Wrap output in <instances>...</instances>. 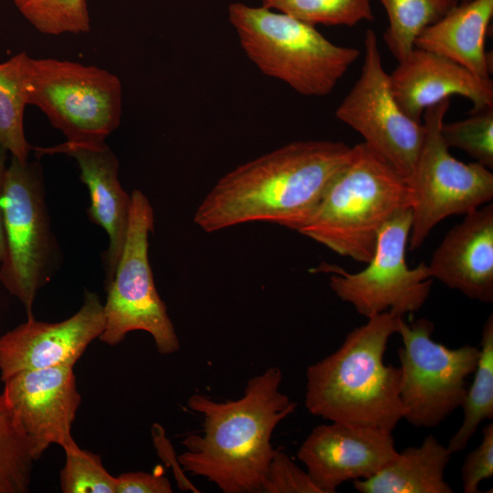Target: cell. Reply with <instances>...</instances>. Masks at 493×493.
Instances as JSON below:
<instances>
[{
  "mask_svg": "<svg viewBox=\"0 0 493 493\" xmlns=\"http://www.w3.org/2000/svg\"><path fill=\"white\" fill-rule=\"evenodd\" d=\"M351 148L341 142L299 141L241 164L212 187L194 221L207 233L251 222L298 232L348 161Z\"/></svg>",
  "mask_w": 493,
  "mask_h": 493,
  "instance_id": "6da1fadb",
  "label": "cell"
},
{
  "mask_svg": "<svg viewBox=\"0 0 493 493\" xmlns=\"http://www.w3.org/2000/svg\"><path fill=\"white\" fill-rule=\"evenodd\" d=\"M277 366L248 380L236 400L216 402L194 393L189 408L203 416L202 435L183 440L184 470L205 477L224 493H259L275 453L271 436L297 404L280 389Z\"/></svg>",
  "mask_w": 493,
  "mask_h": 493,
  "instance_id": "7a4b0ae2",
  "label": "cell"
},
{
  "mask_svg": "<svg viewBox=\"0 0 493 493\" xmlns=\"http://www.w3.org/2000/svg\"><path fill=\"white\" fill-rule=\"evenodd\" d=\"M402 317L384 312L347 334L332 353L306 370L305 406L330 422L392 433L404 416L399 367L383 355Z\"/></svg>",
  "mask_w": 493,
  "mask_h": 493,
  "instance_id": "3957f363",
  "label": "cell"
},
{
  "mask_svg": "<svg viewBox=\"0 0 493 493\" xmlns=\"http://www.w3.org/2000/svg\"><path fill=\"white\" fill-rule=\"evenodd\" d=\"M412 202L408 181L361 142L351 148L348 161L298 232L341 257L368 263L382 228Z\"/></svg>",
  "mask_w": 493,
  "mask_h": 493,
  "instance_id": "277c9868",
  "label": "cell"
},
{
  "mask_svg": "<svg viewBox=\"0 0 493 493\" xmlns=\"http://www.w3.org/2000/svg\"><path fill=\"white\" fill-rule=\"evenodd\" d=\"M228 17L258 69L304 96L330 94L361 54L333 44L311 25L262 5L232 3Z\"/></svg>",
  "mask_w": 493,
  "mask_h": 493,
  "instance_id": "5b68a950",
  "label": "cell"
},
{
  "mask_svg": "<svg viewBox=\"0 0 493 493\" xmlns=\"http://www.w3.org/2000/svg\"><path fill=\"white\" fill-rule=\"evenodd\" d=\"M5 251L0 281L33 319L38 290L62 264V251L51 228L42 165L11 156L1 194Z\"/></svg>",
  "mask_w": 493,
  "mask_h": 493,
  "instance_id": "8992f818",
  "label": "cell"
},
{
  "mask_svg": "<svg viewBox=\"0 0 493 493\" xmlns=\"http://www.w3.org/2000/svg\"><path fill=\"white\" fill-rule=\"evenodd\" d=\"M26 97L70 142H105L121 123V82L96 66L29 56Z\"/></svg>",
  "mask_w": 493,
  "mask_h": 493,
  "instance_id": "52a82bcc",
  "label": "cell"
},
{
  "mask_svg": "<svg viewBox=\"0 0 493 493\" xmlns=\"http://www.w3.org/2000/svg\"><path fill=\"white\" fill-rule=\"evenodd\" d=\"M153 226L151 203L142 191L133 190L125 244L113 278L105 286V326L98 339L115 346L129 332L143 330L152 337L157 351L168 355L180 349V342L149 262V236Z\"/></svg>",
  "mask_w": 493,
  "mask_h": 493,
  "instance_id": "ba28073f",
  "label": "cell"
},
{
  "mask_svg": "<svg viewBox=\"0 0 493 493\" xmlns=\"http://www.w3.org/2000/svg\"><path fill=\"white\" fill-rule=\"evenodd\" d=\"M450 106L442 100L423 114L425 138L413 173L412 226L408 246L417 249L432 229L452 215L467 214L492 201L493 173L478 163H465L449 152L441 127Z\"/></svg>",
  "mask_w": 493,
  "mask_h": 493,
  "instance_id": "9c48e42d",
  "label": "cell"
},
{
  "mask_svg": "<svg viewBox=\"0 0 493 493\" xmlns=\"http://www.w3.org/2000/svg\"><path fill=\"white\" fill-rule=\"evenodd\" d=\"M434 329L427 319L407 324L402 317L397 331L403 341L398 350L403 419L416 427H435L462 406L466 380L480 352L469 344L450 349L436 342Z\"/></svg>",
  "mask_w": 493,
  "mask_h": 493,
  "instance_id": "30bf717a",
  "label": "cell"
},
{
  "mask_svg": "<svg viewBox=\"0 0 493 493\" xmlns=\"http://www.w3.org/2000/svg\"><path fill=\"white\" fill-rule=\"evenodd\" d=\"M411 226V208L396 214L380 231L367 267L357 273L326 262L311 271L329 274L334 294L367 319L384 312L399 317L415 312L426 301L433 278L427 264L414 268L406 264Z\"/></svg>",
  "mask_w": 493,
  "mask_h": 493,
  "instance_id": "8fae6325",
  "label": "cell"
},
{
  "mask_svg": "<svg viewBox=\"0 0 493 493\" xmlns=\"http://www.w3.org/2000/svg\"><path fill=\"white\" fill-rule=\"evenodd\" d=\"M363 46L361 75L335 116L359 132L363 142L408 181L423 144L425 127L406 115L395 100L373 30L366 31Z\"/></svg>",
  "mask_w": 493,
  "mask_h": 493,
  "instance_id": "7c38bea8",
  "label": "cell"
},
{
  "mask_svg": "<svg viewBox=\"0 0 493 493\" xmlns=\"http://www.w3.org/2000/svg\"><path fill=\"white\" fill-rule=\"evenodd\" d=\"M2 382L36 462L51 445L63 448L75 441L71 430L81 395L73 367L21 371Z\"/></svg>",
  "mask_w": 493,
  "mask_h": 493,
  "instance_id": "4fadbf2b",
  "label": "cell"
},
{
  "mask_svg": "<svg viewBox=\"0 0 493 493\" xmlns=\"http://www.w3.org/2000/svg\"><path fill=\"white\" fill-rule=\"evenodd\" d=\"M104 326L103 304L88 289L80 309L64 320H26L0 336V380L21 371L74 367Z\"/></svg>",
  "mask_w": 493,
  "mask_h": 493,
  "instance_id": "5bb4252c",
  "label": "cell"
},
{
  "mask_svg": "<svg viewBox=\"0 0 493 493\" xmlns=\"http://www.w3.org/2000/svg\"><path fill=\"white\" fill-rule=\"evenodd\" d=\"M397 455L392 433L338 422L314 427L297 453L321 493L374 476Z\"/></svg>",
  "mask_w": 493,
  "mask_h": 493,
  "instance_id": "9a60e30c",
  "label": "cell"
},
{
  "mask_svg": "<svg viewBox=\"0 0 493 493\" xmlns=\"http://www.w3.org/2000/svg\"><path fill=\"white\" fill-rule=\"evenodd\" d=\"M33 150L37 158L66 154L76 160L80 180L89 194L88 216L109 236V246L102 255L104 285L107 286L113 278L125 244L131 209V194L123 190L118 178L117 156L106 142L77 143L66 141L48 147H33Z\"/></svg>",
  "mask_w": 493,
  "mask_h": 493,
  "instance_id": "2e32d148",
  "label": "cell"
},
{
  "mask_svg": "<svg viewBox=\"0 0 493 493\" xmlns=\"http://www.w3.org/2000/svg\"><path fill=\"white\" fill-rule=\"evenodd\" d=\"M393 95L411 119L422 122L429 107L458 95L473 110L493 105V82L474 75L456 62L414 47L389 74Z\"/></svg>",
  "mask_w": 493,
  "mask_h": 493,
  "instance_id": "e0dca14e",
  "label": "cell"
},
{
  "mask_svg": "<svg viewBox=\"0 0 493 493\" xmlns=\"http://www.w3.org/2000/svg\"><path fill=\"white\" fill-rule=\"evenodd\" d=\"M432 278L471 299L493 301V204L465 215L427 264Z\"/></svg>",
  "mask_w": 493,
  "mask_h": 493,
  "instance_id": "ac0fdd59",
  "label": "cell"
},
{
  "mask_svg": "<svg viewBox=\"0 0 493 493\" xmlns=\"http://www.w3.org/2000/svg\"><path fill=\"white\" fill-rule=\"evenodd\" d=\"M492 16L493 0L458 3L420 33L414 47L445 57L478 78L489 79L492 67L485 41Z\"/></svg>",
  "mask_w": 493,
  "mask_h": 493,
  "instance_id": "d6986e66",
  "label": "cell"
},
{
  "mask_svg": "<svg viewBox=\"0 0 493 493\" xmlns=\"http://www.w3.org/2000/svg\"><path fill=\"white\" fill-rule=\"evenodd\" d=\"M452 453L433 435L419 446L407 447L374 476L352 481L361 493H452L445 480Z\"/></svg>",
  "mask_w": 493,
  "mask_h": 493,
  "instance_id": "ffe728a7",
  "label": "cell"
},
{
  "mask_svg": "<svg viewBox=\"0 0 493 493\" xmlns=\"http://www.w3.org/2000/svg\"><path fill=\"white\" fill-rule=\"evenodd\" d=\"M29 55L16 54L0 63V142L21 162H27L33 150L24 131L26 68Z\"/></svg>",
  "mask_w": 493,
  "mask_h": 493,
  "instance_id": "44dd1931",
  "label": "cell"
},
{
  "mask_svg": "<svg viewBox=\"0 0 493 493\" xmlns=\"http://www.w3.org/2000/svg\"><path fill=\"white\" fill-rule=\"evenodd\" d=\"M481 347L475 376L462 404L464 419L451 436L447 448L452 454L462 451L477 430L480 423L493 418V315L482 328Z\"/></svg>",
  "mask_w": 493,
  "mask_h": 493,
  "instance_id": "7402d4cb",
  "label": "cell"
},
{
  "mask_svg": "<svg viewBox=\"0 0 493 493\" xmlns=\"http://www.w3.org/2000/svg\"><path fill=\"white\" fill-rule=\"evenodd\" d=\"M388 16L383 40L393 56L401 61L414 48L420 33L435 23L458 0H378Z\"/></svg>",
  "mask_w": 493,
  "mask_h": 493,
  "instance_id": "603a6c76",
  "label": "cell"
},
{
  "mask_svg": "<svg viewBox=\"0 0 493 493\" xmlns=\"http://www.w3.org/2000/svg\"><path fill=\"white\" fill-rule=\"evenodd\" d=\"M36 460L27 439L0 392V493H27Z\"/></svg>",
  "mask_w": 493,
  "mask_h": 493,
  "instance_id": "cb8c5ba5",
  "label": "cell"
},
{
  "mask_svg": "<svg viewBox=\"0 0 493 493\" xmlns=\"http://www.w3.org/2000/svg\"><path fill=\"white\" fill-rule=\"evenodd\" d=\"M262 6L315 26H353L374 16L371 0H261Z\"/></svg>",
  "mask_w": 493,
  "mask_h": 493,
  "instance_id": "d4e9b609",
  "label": "cell"
},
{
  "mask_svg": "<svg viewBox=\"0 0 493 493\" xmlns=\"http://www.w3.org/2000/svg\"><path fill=\"white\" fill-rule=\"evenodd\" d=\"M19 13L40 33L50 36L90 30L86 0H13Z\"/></svg>",
  "mask_w": 493,
  "mask_h": 493,
  "instance_id": "484cf974",
  "label": "cell"
},
{
  "mask_svg": "<svg viewBox=\"0 0 493 493\" xmlns=\"http://www.w3.org/2000/svg\"><path fill=\"white\" fill-rule=\"evenodd\" d=\"M441 134L450 149L465 152L476 163L493 167V105L471 110L468 117L454 122L443 123Z\"/></svg>",
  "mask_w": 493,
  "mask_h": 493,
  "instance_id": "4316f807",
  "label": "cell"
},
{
  "mask_svg": "<svg viewBox=\"0 0 493 493\" xmlns=\"http://www.w3.org/2000/svg\"><path fill=\"white\" fill-rule=\"evenodd\" d=\"M66 461L60 471L63 493H115L116 477L104 467L99 455L74 441L63 447Z\"/></svg>",
  "mask_w": 493,
  "mask_h": 493,
  "instance_id": "83f0119b",
  "label": "cell"
},
{
  "mask_svg": "<svg viewBox=\"0 0 493 493\" xmlns=\"http://www.w3.org/2000/svg\"><path fill=\"white\" fill-rule=\"evenodd\" d=\"M259 493H321L307 471L281 449H275Z\"/></svg>",
  "mask_w": 493,
  "mask_h": 493,
  "instance_id": "f1b7e54d",
  "label": "cell"
},
{
  "mask_svg": "<svg viewBox=\"0 0 493 493\" xmlns=\"http://www.w3.org/2000/svg\"><path fill=\"white\" fill-rule=\"evenodd\" d=\"M493 476V424L482 430L480 444L465 458L461 479L465 493H478L479 484Z\"/></svg>",
  "mask_w": 493,
  "mask_h": 493,
  "instance_id": "f546056e",
  "label": "cell"
},
{
  "mask_svg": "<svg viewBox=\"0 0 493 493\" xmlns=\"http://www.w3.org/2000/svg\"><path fill=\"white\" fill-rule=\"evenodd\" d=\"M169 479L160 473L128 472L116 477L115 493H172Z\"/></svg>",
  "mask_w": 493,
  "mask_h": 493,
  "instance_id": "4dcf8cb0",
  "label": "cell"
},
{
  "mask_svg": "<svg viewBox=\"0 0 493 493\" xmlns=\"http://www.w3.org/2000/svg\"><path fill=\"white\" fill-rule=\"evenodd\" d=\"M7 153H8V151L0 142V263L2 261L4 251H5V231H4L3 214H2V209H1V194H2V190H3L5 173L7 167V164H6Z\"/></svg>",
  "mask_w": 493,
  "mask_h": 493,
  "instance_id": "1f68e13d",
  "label": "cell"
},
{
  "mask_svg": "<svg viewBox=\"0 0 493 493\" xmlns=\"http://www.w3.org/2000/svg\"><path fill=\"white\" fill-rule=\"evenodd\" d=\"M458 1L465 2V1H469V0H458Z\"/></svg>",
  "mask_w": 493,
  "mask_h": 493,
  "instance_id": "d6a6232c",
  "label": "cell"
}]
</instances>
